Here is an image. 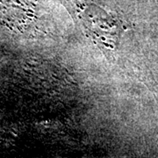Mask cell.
<instances>
[{
  "instance_id": "1",
  "label": "cell",
  "mask_w": 158,
  "mask_h": 158,
  "mask_svg": "<svg viewBox=\"0 0 158 158\" xmlns=\"http://www.w3.org/2000/svg\"><path fill=\"white\" fill-rule=\"evenodd\" d=\"M81 21L97 45L109 50L117 48L123 28L116 16L98 6H88L82 11Z\"/></svg>"
}]
</instances>
